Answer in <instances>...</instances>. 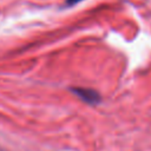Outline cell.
<instances>
[{"mask_svg": "<svg viewBox=\"0 0 151 151\" xmlns=\"http://www.w3.org/2000/svg\"><path fill=\"white\" fill-rule=\"evenodd\" d=\"M0 151H6V150H4V149H0Z\"/></svg>", "mask_w": 151, "mask_h": 151, "instance_id": "3957f363", "label": "cell"}, {"mask_svg": "<svg viewBox=\"0 0 151 151\" xmlns=\"http://www.w3.org/2000/svg\"><path fill=\"white\" fill-rule=\"evenodd\" d=\"M71 91L79 97L81 100H84L87 104L91 105H96L100 101V96L97 91L92 90V88H85V87H72Z\"/></svg>", "mask_w": 151, "mask_h": 151, "instance_id": "6da1fadb", "label": "cell"}, {"mask_svg": "<svg viewBox=\"0 0 151 151\" xmlns=\"http://www.w3.org/2000/svg\"><path fill=\"white\" fill-rule=\"evenodd\" d=\"M80 1H83V0H65V4L68 5V6H72V5H76Z\"/></svg>", "mask_w": 151, "mask_h": 151, "instance_id": "7a4b0ae2", "label": "cell"}]
</instances>
